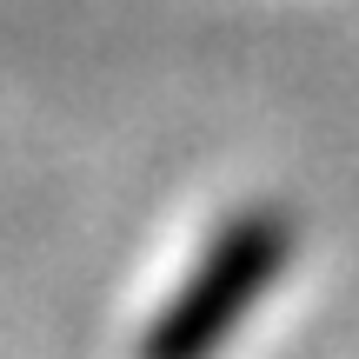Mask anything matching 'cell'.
<instances>
[{"label": "cell", "instance_id": "1", "mask_svg": "<svg viewBox=\"0 0 359 359\" xmlns=\"http://www.w3.org/2000/svg\"><path fill=\"white\" fill-rule=\"evenodd\" d=\"M286 266V226L273 213H246L213 240V253L200 259L180 299L154 320L140 359H213L219 339L259 306V293L273 286V273Z\"/></svg>", "mask_w": 359, "mask_h": 359}]
</instances>
